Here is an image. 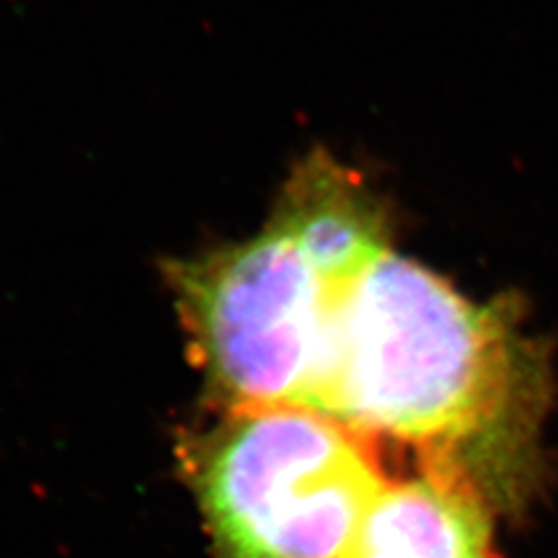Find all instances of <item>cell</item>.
<instances>
[{
    "label": "cell",
    "mask_w": 558,
    "mask_h": 558,
    "mask_svg": "<svg viewBox=\"0 0 558 558\" xmlns=\"http://www.w3.org/2000/svg\"><path fill=\"white\" fill-rule=\"evenodd\" d=\"M216 558H341L385 482L338 420L230 410L186 451Z\"/></svg>",
    "instance_id": "cell-2"
},
{
    "label": "cell",
    "mask_w": 558,
    "mask_h": 558,
    "mask_svg": "<svg viewBox=\"0 0 558 558\" xmlns=\"http://www.w3.org/2000/svg\"><path fill=\"white\" fill-rule=\"evenodd\" d=\"M550 389L518 302L478 304L389 251L339 296L317 412L416 445L502 507L538 484Z\"/></svg>",
    "instance_id": "cell-1"
},
{
    "label": "cell",
    "mask_w": 558,
    "mask_h": 558,
    "mask_svg": "<svg viewBox=\"0 0 558 558\" xmlns=\"http://www.w3.org/2000/svg\"><path fill=\"white\" fill-rule=\"evenodd\" d=\"M207 385L228 410L317 412L331 352L333 290L267 226L259 236L163 267Z\"/></svg>",
    "instance_id": "cell-3"
},
{
    "label": "cell",
    "mask_w": 558,
    "mask_h": 558,
    "mask_svg": "<svg viewBox=\"0 0 558 558\" xmlns=\"http://www.w3.org/2000/svg\"><path fill=\"white\" fill-rule=\"evenodd\" d=\"M290 240L333 290H348L389 253L385 203L325 151L308 154L292 170L269 223Z\"/></svg>",
    "instance_id": "cell-4"
},
{
    "label": "cell",
    "mask_w": 558,
    "mask_h": 558,
    "mask_svg": "<svg viewBox=\"0 0 558 558\" xmlns=\"http://www.w3.org/2000/svg\"><path fill=\"white\" fill-rule=\"evenodd\" d=\"M490 502L447 468L380 490L341 558H490Z\"/></svg>",
    "instance_id": "cell-5"
}]
</instances>
